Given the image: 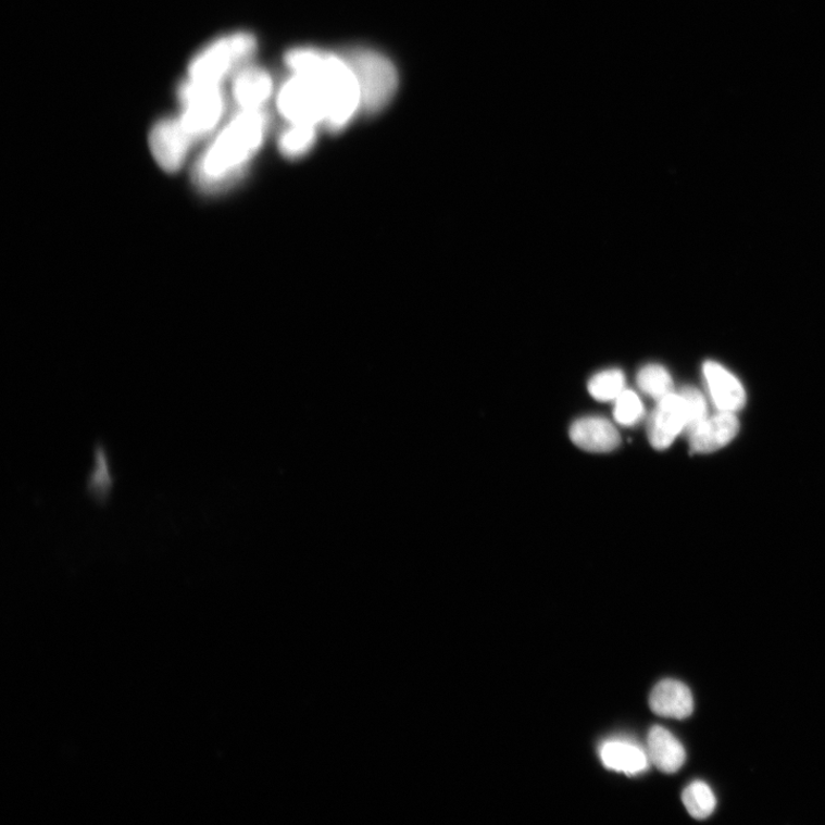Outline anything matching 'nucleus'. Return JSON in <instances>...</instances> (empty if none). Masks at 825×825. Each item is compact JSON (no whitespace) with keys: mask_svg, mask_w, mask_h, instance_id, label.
<instances>
[{"mask_svg":"<svg viewBox=\"0 0 825 825\" xmlns=\"http://www.w3.org/2000/svg\"><path fill=\"white\" fill-rule=\"evenodd\" d=\"M292 73L313 78L324 93L328 116L325 128L338 133L347 128L357 113L362 112V96L357 77L343 55L302 48L286 54Z\"/></svg>","mask_w":825,"mask_h":825,"instance_id":"nucleus-1","label":"nucleus"},{"mask_svg":"<svg viewBox=\"0 0 825 825\" xmlns=\"http://www.w3.org/2000/svg\"><path fill=\"white\" fill-rule=\"evenodd\" d=\"M264 110H242L210 145L196 168V179L204 188H215L240 173L255 155L267 132Z\"/></svg>","mask_w":825,"mask_h":825,"instance_id":"nucleus-2","label":"nucleus"},{"mask_svg":"<svg viewBox=\"0 0 825 825\" xmlns=\"http://www.w3.org/2000/svg\"><path fill=\"white\" fill-rule=\"evenodd\" d=\"M343 57L349 62L362 96V112L374 115L383 112L393 100L399 84L393 62L368 48H353Z\"/></svg>","mask_w":825,"mask_h":825,"instance_id":"nucleus-3","label":"nucleus"},{"mask_svg":"<svg viewBox=\"0 0 825 825\" xmlns=\"http://www.w3.org/2000/svg\"><path fill=\"white\" fill-rule=\"evenodd\" d=\"M257 49V38L248 33L222 37L190 62L189 78L220 86L221 82L251 58Z\"/></svg>","mask_w":825,"mask_h":825,"instance_id":"nucleus-4","label":"nucleus"},{"mask_svg":"<svg viewBox=\"0 0 825 825\" xmlns=\"http://www.w3.org/2000/svg\"><path fill=\"white\" fill-rule=\"evenodd\" d=\"M183 112L178 117L195 141L213 132L222 118L224 96L217 84L188 79L178 89Z\"/></svg>","mask_w":825,"mask_h":825,"instance_id":"nucleus-5","label":"nucleus"},{"mask_svg":"<svg viewBox=\"0 0 825 825\" xmlns=\"http://www.w3.org/2000/svg\"><path fill=\"white\" fill-rule=\"evenodd\" d=\"M278 109L290 124L325 125L328 115L323 91L313 78L305 74L292 73L282 87Z\"/></svg>","mask_w":825,"mask_h":825,"instance_id":"nucleus-6","label":"nucleus"},{"mask_svg":"<svg viewBox=\"0 0 825 825\" xmlns=\"http://www.w3.org/2000/svg\"><path fill=\"white\" fill-rule=\"evenodd\" d=\"M152 152L168 173L179 171L195 140L184 129L179 118L160 121L150 137Z\"/></svg>","mask_w":825,"mask_h":825,"instance_id":"nucleus-7","label":"nucleus"},{"mask_svg":"<svg viewBox=\"0 0 825 825\" xmlns=\"http://www.w3.org/2000/svg\"><path fill=\"white\" fill-rule=\"evenodd\" d=\"M687 413L680 393H670L659 400L648 422V437L655 450H666L685 432Z\"/></svg>","mask_w":825,"mask_h":825,"instance_id":"nucleus-8","label":"nucleus"},{"mask_svg":"<svg viewBox=\"0 0 825 825\" xmlns=\"http://www.w3.org/2000/svg\"><path fill=\"white\" fill-rule=\"evenodd\" d=\"M739 422L735 413L718 412L709 416L690 436V448L695 453L709 454L721 450L737 436Z\"/></svg>","mask_w":825,"mask_h":825,"instance_id":"nucleus-9","label":"nucleus"},{"mask_svg":"<svg viewBox=\"0 0 825 825\" xmlns=\"http://www.w3.org/2000/svg\"><path fill=\"white\" fill-rule=\"evenodd\" d=\"M708 387L718 411L736 413L747 404L742 384L724 366L708 362L703 367Z\"/></svg>","mask_w":825,"mask_h":825,"instance_id":"nucleus-10","label":"nucleus"},{"mask_svg":"<svg viewBox=\"0 0 825 825\" xmlns=\"http://www.w3.org/2000/svg\"><path fill=\"white\" fill-rule=\"evenodd\" d=\"M570 437L578 448L593 453L611 452L621 443L617 429L608 420L598 416L576 421L571 426Z\"/></svg>","mask_w":825,"mask_h":825,"instance_id":"nucleus-11","label":"nucleus"},{"mask_svg":"<svg viewBox=\"0 0 825 825\" xmlns=\"http://www.w3.org/2000/svg\"><path fill=\"white\" fill-rule=\"evenodd\" d=\"M649 705L654 714L683 721L693 712V698L686 685L667 679L655 685L649 698Z\"/></svg>","mask_w":825,"mask_h":825,"instance_id":"nucleus-12","label":"nucleus"},{"mask_svg":"<svg viewBox=\"0 0 825 825\" xmlns=\"http://www.w3.org/2000/svg\"><path fill=\"white\" fill-rule=\"evenodd\" d=\"M651 764L666 774H674L686 763L687 754L679 739L661 726L651 728L647 740Z\"/></svg>","mask_w":825,"mask_h":825,"instance_id":"nucleus-13","label":"nucleus"},{"mask_svg":"<svg viewBox=\"0 0 825 825\" xmlns=\"http://www.w3.org/2000/svg\"><path fill=\"white\" fill-rule=\"evenodd\" d=\"M272 91V77L258 67L241 71L233 83V96L241 110H262Z\"/></svg>","mask_w":825,"mask_h":825,"instance_id":"nucleus-14","label":"nucleus"},{"mask_svg":"<svg viewBox=\"0 0 825 825\" xmlns=\"http://www.w3.org/2000/svg\"><path fill=\"white\" fill-rule=\"evenodd\" d=\"M600 757L608 770L624 773L627 776L643 773L647 771L650 761L648 753L639 746L621 739H612L603 743L600 749Z\"/></svg>","mask_w":825,"mask_h":825,"instance_id":"nucleus-15","label":"nucleus"},{"mask_svg":"<svg viewBox=\"0 0 825 825\" xmlns=\"http://www.w3.org/2000/svg\"><path fill=\"white\" fill-rule=\"evenodd\" d=\"M316 140V126L309 124H290L279 140L282 153L287 158L305 155Z\"/></svg>","mask_w":825,"mask_h":825,"instance_id":"nucleus-16","label":"nucleus"},{"mask_svg":"<svg viewBox=\"0 0 825 825\" xmlns=\"http://www.w3.org/2000/svg\"><path fill=\"white\" fill-rule=\"evenodd\" d=\"M683 801L688 813L696 820L710 817L716 808L712 789L702 780L692 782L683 793Z\"/></svg>","mask_w":825,"mask_h":825,"instance_id":"nucleus-17","label":"nucleus"},{"mask_svg":"<svg viewBox=\"0 0 825 825\" xmlns=\"http://www.w3.org/2000/svg\"><path fill=\"white\" fill-rule=\"evenodd\" d=\"M624 390L625 376L618 370L599 373L588 384L589 393L599 401L616 400Z\"/></svg>","mask_w":825,"mask_h":825,"instance_id":"nucleus-18","label":"nucleus"},{"mask_svg":"<svg viewBox=\"0 0 825 825\" xmlns=\"http://www.w3.org/2000/svg\"><path fill=\"white\" fill-rule=\"evenodd\" d=\"M640 389L655 400H661L673 392V380L670 373L660 365H649L638 374Z\"/></svg>","mask_w":825,"mask_h":825,"instance_id":"nucleus-19","label":"nucleus"},{"mask_svg":"<svg viewBox=\"0 0 825 825\" xmlns=\"http://www.w3.org/2000/svg\"><path fill=\"white\" fill-rule=\"evenodd\" d=\"M680 395L685 400L687 413L684 433L689 437L709 417L707 400L700 390L691 387L684 388Z\"/></svg>","mask_w":825,"mask_h":825,"instance_id":"nucleus-20","label":"nucleus"},{"mask_svg":"<svg viewBox=\"0 0 825 825\" xmlns=\"http://www.w3.org/2000/svg\"><path fill=\"white\" fill-rule=\"evenodd\" d=\"M615 418L621 425L630 427L637 425L645 414V408L639 396L630 390L624 392L616 399Z\"/></svg>","mask_w":825,"mask_h":825,"instance_id":"nucleus-21","label":"nucleus"}]
</instances>
